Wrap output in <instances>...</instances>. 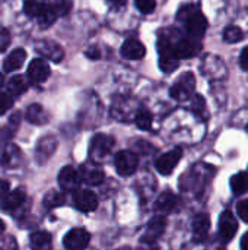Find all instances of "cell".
Here are the masks:
<instances>
[{
  "instance_id": "obj_1",
  "label": "cell",
  "mask_w": 248,
  "mask_h": 250,
  "mask_svg": "<svg viewBox=\"0 0 248 250\" xmlns=\"http://www.w3.org/2000/svg\"><path fill=\"white\" fill-rule=\"evenodd\" d=\"M178 19L186 22V28H187L190 38L200 40L208 29V19L200 12L199 6L187 4L181 7L178 12Z\"/></svg>"
},
{
  "instance_id": "obj_2",
  "label": "cell",
  "mask_w": 248,
  "mask_h": 250,
  "mask_svg": "<svg viewBox=\"0 0 248 250\" xmlns=\"http://www.w3.org/2000/svg\"><path fill=\"white\" fill-rule=\"evenodd\" d=\"M196 88V78L191 72L183 73L170 89V95L177 101H186L191 97Z\"/></svg>"
},
{
  "instance_id": "obj_3",
  "label": "cell",
  "mask_w": 248,
  "mask_h": 250,
  "mask_svg": "<svg viewBox=\"0 0 248 250\" xmlns=\"http://www.w3.org/2000/svg\"><path fill=\"white\" fill-rule=\"evenodd\" d=\"M114 148V138L110 135H104V133H98L92 138L91 145H89V155L92 160L95 161H101L104 160L111 149Z\"/></svg>"
},
{
  "instance_id": "obj_4",
  "label": "cell",
  "mask_w": 248,
  "mask_h": 250,
  "mask_svg": "<svg viewBox=\"0 0 248 250\" xmlns=\"http://www.w3.org/2000/svg\"><path fill=\"white\" fill-rule=\"evenodd\" d=\"M114 164H115L117 173L120 176H123V177H127V176H132L136 171L139 160H137V155L134 152L124 149V151H120L115 155Z\"/></svg>"
},
{
  "instance_id": "obj_5",
  "label": "cell",
  "mask_w": 248,
  "mask_h": 250,
  "mask_svg": "<svg viewBox=\"0 0 248 250\" xmlns=\"http://www.w3.org/2000/svg\"><path fill=\"white\" fill-rule=\"evenodd\" d=\"M183 157V151L180 148H175V149H171L165 154H162L156 163H155V167L156 170L162 174V176H168L174 171V168L177 167V164L180 163Z\"/></svg>"
},
{
  "instance_id": "obj_6",
  "label": "cell",
  "mask_w": 248,
  "mask_h": 250,
  "mask_svg": "<svg viewBox=\"0 0 248 250\" xmlns=\"http://www.w3.org/2000/svg\"><path fill=\"white\" fill-rule=\"evenodd\" d=\"M91 236L85 229H72L63 239V245L67 250H83L89 245Z\"/></svg>"
},
{
  "instance_id": "obj_7",
  "label": "cell",
  "mask_w": 248,
  "mask_h": 250,
  "mask_svg": "<svg viewBox=\"0 0 248 250\" xmlns=\"http://www.w3.org/2000/svg\"><path fill=\"white\" fill-rule=\"evenodd\" d=\"M238 223L231 211H224L219 217V234L225 243L231 242L237 234Z\"/></svg>"
},
{
  "instance_id": "obj_8",
  "label": "cell",
  "mask_w": 248,
  "mask_h": 250,
  "mask_svg": "<svg viewBox=\"0 0 248 250\" xmlns=\"http://www.w3.org/2000/svg\"><path fill=\"white\" fill-rule=\"evenodd\" d=\"M57 180H58L60 188H61L63 190H66V192H75V190H77V188H79L80 183H82L77 170H75V168L70 167V166H66V167H63V168L60 170Z\"/></svg>"
},
{
  "instance_id": "obj_9",
  "label": "cell",
  "mask_w": 248,
  "mask_h": 250,
  "mask_svg": "<svg viewBox=\"0 0 248 250\" xmlns=\"http://www.w3.org/2000/svg\"><path fill=\"white\" fill-rule=\"evenodd\" d=\"M35 50L42 57H45L48 60H53L56 63L61 62L63 57H64V51H63L61 45L54 42V41H51V40H42V41L37 42L35 44Z\"/></svg>"
},
{
  "instance_id": "obj_10",
  "label": "cell",
  "mask_w": 248,
  "mask_h": 250,
  "mask_svg": "<svg viewBox=\"0 0 248 250\" xmlns=\"http://www.w3.org/2000/svg\"><path fill=\"white\" fill-rule=\"evenodd\" d=\"M200 50H202L200 41L189 37V38H184V40H180L178 42H175L174 54L178 59H190V57L197 56L200 53Z\"/></svg>"
},
{
  "instance_id": "obj_11",
  "label": "cell",
  "mask_w": 248,
  "mask_h": 250,
  "mask_svg": "<svg viewBox=\"0 0 248 250\" xmlns=\"http://www.w3.org/2000/svg\"><path fill=\"white\" fill-rule=\"evenodd\" d=\"M51 70L44 59H34L28 66V79L34 83H41L50 76Z\"/></svg>"
},
{
  "instance_id": "obj_12",
  "label": "cell",
  "mask_w": 248,
  "mask_h": 250,
  "mask_svg": "<svg viewBox=\"0 0 248 250\" xmlns=\"http://www.w3.org/2000/svg\"><path fill=\"white\" fill-rule=\"evenodd\" d=\"M79 177H80V182L86 183V185H99L102 183L104 180V171L101 170V167H98L96 164L94 163H86V164H82L80 168H79Z\"/></svg>"
},
{
  "instance_id": "obj_13",
  "label": "cell",
  "mask_w": 248,
  "mask_h": 250,
  "mask_svg": "<svg viewBox=\"0 0 248 250\" xmlns=\"http://www.w3.org/2000/svg\"><path fill=\"white\" fill-rule=\"evenodd\" d=\"M25 201H26V192H25V189L23 188H18L13 192H9L1 199L0 209L4 211V212H13L18 208H20Z\"/></svg>"
},
{
  "instance_id": "obj_14",
  "label": "cell",
  "mask_w": 248,
  "mask_h": 250,
  "mask_svg": "<svg viewBox=\"0 0 248 250\" xmlns=\"http://www.w3.org/2000/svg\"><path fill=\"white\" fill-rule=\"evenodd\" d=\"M57 148V141L54 136H44L38 141L37 148H35V157L39 164H44L56 151Z\"/></svg>"
},
{
  "instance_id": "obj_15",
  "label": "cell",
  "mask_w": 248,
  "mask_h": 250,
  "mask_svg": "<svg viewBox=\"0 0 248 250\" xmlns=\"http://www.w3.org/2000/svg\"><path fill=\"white\" fill-rule=\"evenodd\" d=\"M75 207L82 212H92L98 207V198L91 190H77L75 195Z\"/></svg>"
},
{
  "instance_id": "obj_16",
  "label": "cell",
  "mask_w": 248,
  "mask_h": 250,
  "mask_svg": "<svg viewBox=\"0 0 248 250\" xmlns=\"http://www.w3.org/2000/svg\"><path fill=\"white\" fill-rule=\"evenodd\" d=\"M167 227V221L164 217H155L153 220L149 221L145 234L142 236V242L145 243H153L158 237L162 236V233L165 231Z\"/></svg>"
},
{
  "instance_id": "obj_17",
  "label": "cell",
  "mask_w": 248,
  "mask_h": 250,
  "mask_svg": "<svg viewBox=\"0 0 248 250\" xmlns=\"http://www.w3.org/2000/svg\"><path fill=\"white\" fill-rule=\"evenodd\" d=\"M121 54L126 59L139 60V59H142L146 54V48H145V45L139 40L130 38V40H126L124 41V44L121 47Z\"/></svg>"
},
{
  "instance_id": "obj_18",
  "label": "cell",
  "mask_w": 248,
  "mask_h": 250,
  "mask_svg": "<svg viewBox=\"0 0 248 250\" xmlns=\"http://www.w3.org/2000/svg\"><path fill=\"white\" fill-rule=\"evenodd\" d=\"M193 239L194 242H203L210 229V220L208 214H197L193 218Z\"/></svg>"
},
{
  "instance_id": "obj_19",
  "label": "cell",
  "mask_w": 248,
  "mask_h": 250,
  "mask_svg": "<svg viewBox=\"0 0 248 250\" xmlns=\"http://www.w3.org/2000/svg\"><path fill=\"white\" fill-rule=\"evenodd\" d=\"M25 119L32 125H45L50 120V114L41 104H31L25 111Z\"/></svg>"
},
{
  "instance_id": "obj_20",
  "label": "cell",
  "mask_w": 248,
  "mask_h": 250,
  "mask_svg": "<svg viewBox=\"0 0 248 250\" xmlns=\"http://www.w3.org/2000/svg\"><path fill=\"white\" fill-rule=\"evenodd\" d=\"M0 163L6 167H16L20 163V151L16 145H4L0 149Z\"/></svg>"
},
{
  "instance_id": "obj_21",
  "label": "cell",
  "mask_w": 248,
  "mask_h": 250,
  "mask_svg": "<svg viewBox=\"0 0 248 250\" xmlns=\"http://www.w3.org/2000/svg\"><path fill=\"white\" fill-rule=\"evenodd\" d=\"M26 59V51L23 48H16L13 50L3 62V70L4 72H13L22 67V64L25 63Z\"/></svg>"
},
{
  "instance_id": "obj_22",
  "label": "cell",
  "mask_w": 248,
  "mask_h": 250,
  "mask_svg": "<svg viewBox=\"0 0 248 250\" xmlns=\"http://www.w3.org/2000/svg\"><path fill=\"white\" fill-rule=\"evenodd\" d=\"M177 205H178V198L172 192H164L159 195L155 204V209L159 211L161 214H170L177 209Z\"/></svg>"
},
{
  "instance_id": "obj_23",
  "label": "cell",
  "mask_w": 248,
  "mask_h": 250,
  "mask_svg": "<svg viewBox=\"0 0 248 250\" xmlns=\"http://www.w3.org/2000/svg\"><path fill=\"white\" fill-rule=\"evenodd\" d=\"M29 246L31 250H51L53 249L51 236L45 231H35L29 236Z\"/></svg>"
},
{
  "instance_id": "obj_24",
  "label": "cell",
  "mask_w": 248,
  "mask_h": 250,
  "mask_svg": "<svg viewBox=\"0 0 248 250\" xmlns=\"http://www.w3.org/2000/svg\"><path fill=\"white\" fill-rule=\"evenodd\" d=\"M28 86H29L28 79L25 76H22V75H18V76H13L9 81V83H7V92L12 97H19L23 92H26Z\"/></svg>"
},
{
  "instance_id": "obj_25",
  "label": "cell",
  "mask_w": 248,
  "mask_h": 250,
  "mask_svg": "<svg viewBox=\"0 0 248 250\" xmlns=\"http://www.w3.org/2000/svg\"><path fill=\"white\" fill-rule=\"evenodd\" d=\"M47 4L48 3L45 0H25L23 1V12L29 18H35L37 19L44 12Z\"/></svg>"
},
{
  "instance_id": "obj_26",
  "label": "cell",
  "mask_w": 248,
  "mask_h": 250,
  "mask_svg": "<svg viewBox=\"0 0 248 250\" xmlns=\"http://www.w3.org/2000/svg\"><path fill=\"white\" fill-rule=\"evenodd\" d=\"M178 66H180V59H178L174 53L159 54V67H161L162 72L171 73V72H174Z\"/></svg>"
},
{
  "instance_id": "obj_27",
  "label": "cell",
  "mask_w": 248,
  "mask_h": 250,
  "mask_svg": "<svg viewBox=\"0 0 248 250\" xmlns=\"http://www.w3.org/2000/svg\"><path fill=\"white\" fill-rule=\"evenodd\" d=\"M66 202V196L64 193L61 192H57V190H50L44 199H42V204L47 209H54V208H58L61 207L63 204Z\"/></svg>"
},
{
  "instance_id": "obj_28",
  "label": "cell",
  "mask_w": 248,
  "mask_h": 250,
  "mask_svg": "<svg viewBox=\"0 0 248 250\" xmlns=\"http://www.w3.org/2000/svg\"><path fill=\"white\" fill-rule=\"evenodd\" d=\"M231 189L235 195L246 193L248 190V173H237L231 177Z\"/></svg>"
},
{
  "instance_id": "obj_29",
  "label": "cell",
  "mask_w": 248,
  "mask_h": 250,
  "mask_svg": "<svg viewBox=\"0 0 248 250\" xmlns=\"http://www.w3.org/2000/svg\"><path fill=\"white\" fill-rule=\"evenodd\" d=\"M152 114L151 111L145 110V108H140L136 114H134V123L139 129L142 130H149L152 127Z\"/></svg>"
},
{
  "instance_id": "obj_30",
  "label": "cell",
  "mask_w": 248,
  "mask_h": 250,
  "mask_svg": "<svg viewBox=\"0 0 248 250\" xmlns=\"http://www.w3.org/2000/svg\"><path fill=\"white\" fill-rule=\"evenodd\" d=\"M244 38V34H243V29L238 28V26H228L225 31H224V41L228 42V44H235V42H240L241 40Z\"/></svg>"
},
{
  "instance_id": "obj_31",
  "label": "cell",
  "mask_w": 248,
  "mask_h": 250,
  "mask_svg": "<svg viewBox=\"0 0 248 250\" xmlns=\"http://www.w3.org/2000/svg\"><path fill=\"white\" fill-rule=\"evenodd\" d=\"M50 6H51L53 12H54V13L57 15V18H58V16L66 15V13L72 9L73 1H72V0H54L53 3H50Z\"/></svg>"
},
{
  "instance_id": "obj_32",
  "label": "cell",
  "mask_w": 248,
  "mask_h": 250,
  "mask_svg": "<svg viewBox=\"0 0 248 250\" xmlns=\"http://www.w3.org/2000/svg\"><path fill=\"white\" fill-rule=\"evenodd\" d=\"M134 3L142 13H152L156 7V0H134Z\"/></svg>"
},
{
  "instance_id": "obj_33",
  "label": "cell",
  "mask_w": 248,
  "mask_h": 250,
  "mask_svg": "<svg viewBox=\"0 0 248 250\" xmlns=\"http://www.w3.org/2000/svg\"><path fill=\"white\" fill-rule=\"evenodd\" d=\"M13 105V97L9 92L0 91V114H4Z\"/></svg>"
},
{
  "instance_id": "obj_34",
  "label": "cell",
  "mask_w": 248,
  "mask_h": 250,
  "mask_svg": "<svg viewBox=\"0 0 248 250\" xmlns=\"http://www.w3.org/2000/svg\"><path fill=\"white\" fill-rule=\"evenodd\" d=\"M0 250H18V243L13 236H4L0 239Z\"/></svg>"
},
{
  "instance_id": "obj_35",
  "label": "cell",
  "mask_w": 248,
  "mask_h": 250,
  "mask_svg": "<svg viewBox=\"0 0 248 250\" xmlns=\"http://www.w3.org/2000/svg\"><path fill=\"white\" fill-rule=\"evenodd\" d=\"M237 214H238V217L244 223H248V199H244V201L238 202V205H237Z\"/></svg>"
},
{
  "instance_id": "obj_36",
  "label": "cell",
  "mask_w": 248,
  "mask_h": 250,
  "mask_svg": "<svg viewBox=\"0 0 248 250\" xmlns=\"http://www.w3.org/2000/svg\"><path fill=\"white\" fill-rule=\"evenodd\" d=\"M191 108H193V111H196L197 114L202 113V111L205 110V100H203V97L194 95V98H193V101H191Z\"/></svg>"
},
{
  "instance_id": "obj_37",
  "label": "cell",
  "mask_w": 248,
  "mask_h": 250,
  "mask_svg": "<svg viewBox=\"0 0 248 250\" xmlns=\"http://www.w3.org/2000/svg\"><path fill=\"white\" fill-rule=\"evenodd\" d=\"M9 42H10L9 32L4 28H0V51L6 50V47L9 45Z\"/></svg>"
},
{
  "instance_id": "obj_38",
  "label": "cell",
  "mask_w": 248,
  "mask_h": 250,
  "mask_svg": "<svg viewBox=\"0 0 248 250\" xmlns=\"http://www.w3.org/2000/svg\"><path fill=\"white\" fill-rule=\"evenodd\" d=\"M240 66H241L243 70L248 72V45L243 50V53L240 56Z\"/></svg>"
},
{
  "instance_id": "obj_39",
  "label": "cell",
  "mask_w": 248,
  "mask_h": 250,
  "mask_svg": "<svg viewBox=\"0 0 248 250\" xmlns=\"http://www.w3.org/2000/svg\"><path fill=\"white\" fill-rule=\"evenodd\" d=\"M9 193V183L4 180H0V199H3Z\"/></svg>"
},
{
  "instance_id": "obj_40",
  "label": "cell",
  "mask_w": 248,
  "mask_h": 250,
  "mask_svg": "<svg viewBox=\"0 0 248 250\" xmlns=\"http://www.w3.org/2000/svg\"><path fill=\"white\" fill-rule=\"evenodd\" d=\"M86 56L91 57V59H98V57H99V51L95 50V48H92V50H88V51H86Z\"/></svg>"
},
{
  "instance_id": "obj_41",
  "label": "cell",
  "mask_w": 248,
  "mask_h": 250,
  "mask_svg": "<svg viewBox=\"0 0 248 250\" xmlns=\"http://www.w3.org/2000/svg\"><path fill=\"white\" fill-rule=\"evenodd\" d=\"M241 249L248 250V233H246L241 239Z\"/></svg>"
},
{
  "instance_id": "obj_42",
  "label": "cell",
  "mask_w": 248,
  "mask_h": 250,
  "mask_svg": "<svg viewBox=\"0 0 248 250\" xmlns=\"http://www.w3.org/2000/svg\"><path fill=\"white\" fill-rule=\"evenodd\" d=\"M3 230H4V223H3V221L0 220V234L3 233Z\"/></svg>"
},
{
  "instance_id": "obj_43",
  "label": "cell",
  "mask_w": 248,
  "mask_h": 250,
  "mask_svg": "<svg viewBox=\"0 0 248 250\" xmlns=\"http://www.w3.org/2000/svg\"><path fill=\"white\" fill-rule=\"evenodd\" d=\"M111 1H113V3H123L124 0H111Z\"/></svg>"
},
{
  "instance_id": "obj_44",
  "label": "cell",
  "mask_w": 248,
  "mask_h": 250,
  "mask_svg": "<svg viewBox=\"0 0 248 250\" xmlns=\"http://www.w3.org/2000/svg\"><path fill=\"white\" fill-rule=\"evenodd\" d=\"M1 85H3V75L0 73V86H1Z\"/></svg>"
},
{
  "instance_id": "obj_45",
  "label": "cell",
  "mask_w": 248,
  "mask_h": 250,
  "mask_svg": "<svg viewBox=\"0 0 248 250\" xmlns=\"http://www.w3.org/2000/svg\"><path fill=\"white\" fill-rule=\"evenodd\" d=\"M118 250H129V249H118Z\"/></svg>"
}]
</instances>
